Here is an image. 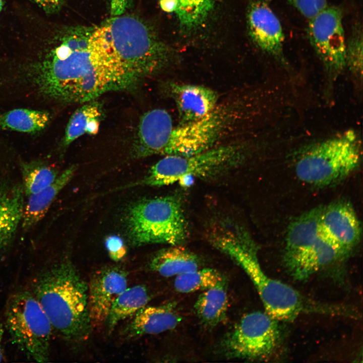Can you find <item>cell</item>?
Here are the masks:
<instances>
[{
	"label": "cell",
	"instance_id": "6da1fadb",
	"mask_svg": "<svg viewBox=\"0 0 363 363\" xmlns=\"http://www.w3.org/2000/svg\"><path fill=\"white\" fill-rule=\"evenodd\" d=\"M93 29L69 28L32 65L29 77L40 93L59 101L84 102L110 89L123 88L117 76L91 58L88 40Z\"/></svg>",
	"mask_w": 363,
	"mask_h": 363
},
{
	"label": "cell",
	"instance_id": "7a4b0ae2",
	"mask_svg": "<svg viewBox=\"0 0 363 363\" xmlns=\"http://www.w3.org/2000/svg\"><path fill=\"white\" fill-rule=\"evenodd\" d=\"M88 48L90 56L119 74L127 87L165 68L172 56L148 25L123 14L94 28Z\"/></svg>",
	"mask_w": 363,
	"mask_h": 363
},
{
	"label": "cell",
	"instance_id": "3957f363",
	"mask_svg": "<svg viewBox=\"0 0 363 363\" xmlns=\"http://www.w3.org/2000/svg\"><path fill=\"white\" fill-rule=\"evenodd\" d=\"M32 293L58 336L71 342L88 338L92 330L88 285L68 258L42 270L33 282Z\"/></svg>",
	"mask_w": 363,
	"mask_h": 363
},
{
	"label": "cell",
	"instance_id": "277c9868",
	"mask_svg": "<svg viewBox=\"0 0 363 363\" xmlns=\"http://www.w3.org/2000/svg\"><path fill=\"white\" fill-rule=\"evenodd\" d=\"M210 241L249 276L256 288L265 311L277 321L294 320L304 310L299 293L281 281L269 277L259 262L256 246L241 230L213 233Z\"/></svg>",
	"mask_w": 363,
	"mask_h": 363
},
{
	"label": "cell",
	"instance_id": "5b68a950",
	"mask_svg": "<svg viewBox=\"0 0 363 363\" xmlns=\"http://www.w3.org/2000/svg\"><path fill=\"white\" fill-rule=\"evenodd\" d=\"M361 145L358 136L351 130L316 143L297 159L296 174L302 182L318 187L340 182L359 165Z\"/></svg>",
	"mask_w": 363,
	"mask_h": 363
},
{
	"label": "cell",
	"instance_id": "8992f818",
	"mask_svg": "<svg viewBox=\"0 0 363 363\" xmlns=\"http://www.w3.org/2000/svg\"><path fill=\"white\" fill-rule=\"evenodd\" d=\"M126 223L132 242L137 245H178L187 235L180 201L173 196L143 199L134 203L127 212Z\"/></svg>",
	"mask_w": 363,
	"mask_h": 363
},
{
	"label": "cell",
	"instance_id": "52a82bcc",
	"mask_svg": "<svg viewBox=\"0 0 363 363\" xmlns=\"http://www.w3.org/2000/svg\"><path fill=\"white\" fill-rule=\"evenodd\" d=\"M6 327L12 343L29 359L49 361L53 331L50 322L33 293L20 291L8 299Z\"/></svg>",
	"mask_w": 363,
	"mask_h": 363
},
{
	"label": "cell",
	"instance_id": "ba28073f",
	"mask_svg": "<svg viewBox=\"0 0 363 363\" xmlns=\"http://www.w3.org/2000/svg\"><path fill=\"white\" fill-rule=\"evenodd\" d=\"M243 155L242 146L238 144L212 147L190 156L166 155L144 178L130 186H167L189 176H210L236 165Z\"/></svg>",
	"mask_w": 363,
	"mask_h": 363
},
{
	"label": "cell",
	"instance_id": "9c48e42d",
	"mask_svg": "<svg viewBox=\"0 0 363 363\" xmlns=\"http://www.w3.org/2000/svg\"><path fill=\"white\" fill-rule=\"evenodd\" d=\"M277 320L261 311L244 315L224 337L222 350L226 356L249 360L269 357L279 342Z\"/></svg>",
	"mask_w": 363,
	"mask_h": 363
},
{
	"label": "cell",
	"instance_id": "30bf717a",
	"mask_svg": "<svg viewBox=\"0 0 363 363\" xmlns=\"http://www.w3.org/2000/svg\"><path fill=\"white\" fill-rule=\"evenodd\" d=\"M307 33L328 81L334 82L346 68V40L341 9L328 6L308 20Z\"/></svg>",
	"mask_w": 363,
	"mask_h": 363
},
{
	"label": "cell",
	"instance_id": "8fae6325",
	"mask_svg": "<svg viewBox=\"0 0 363 363\" xmlns=\"http://www.w3.org/2000/svg\"><path fill=\"white\" fill-rule=\"evenodd\" d=\"M235 114L230 105H217L199 119L173 128L164 155L190 156L213 147Z\"/></svg>",
	"mask_w": 363,
	"mask_h": 363
},
{
	"label": "cell",
	"instance_id": "7c38bea8",
	"mask_svg": "<svg viewBox=\"0 0 363 363\" xmlns=\"http://www.w3.org/2000/svg\"><path fill=\"white\" fill-rule=\"evenodd\" d=\"M128 273L117 266H104L91 275L88 285V306L92 330L105 324L111 307L127 288Z\"/></svg>",
	"mask_w": 363,
	"mask_h": 363
},
{
	"label": "cell",
	"instance_id": "4fadbf2b",
	"mask_svg": "<svg viewBox=\"0 0 363 363\" xmlns=\"http://www.w3.org/2000/svg\"><path fill=\"white\" fill-rule=\"evenodd\" d=\"M247 26L254 44L282 63L285 36L281 22L265 0H254L249 7Z\"/></svg>",
	"mask_w": 363,
	"mask_h": 363
},
{
	"label": "cell",
	"instance_id": "5bb4252c",
	"mask_svg": "<svg viewBox=\"0 0 363 363\" xmlns=\"http://www.w3.org/2000/svg\"><path fill=\"white\" fill-rule=\"evenodd\" d=\"M321 234L345 254L359 241L361 226L351 204L338 201L322 208L320 219Z\"/></svg>",
	"mask_w": 363,
	"mask_h": 363
},
{
	"label": "cell",
	"instance_id": "9a60e30c",
	"mask_svg": "<svg viewBox=\"0 0 363 363\" xmlns=\"http://www.w3.org/2000/svg\"><path fill=\"white\" fill-rule=\"evenodd\" d=\"M173 128L171 117L166 110L157 108L145 113L138 127L137 156L164 155Z\"/></svg>",
	"mask_w": 363,
	"mask_h": 363
},
{
	"label": "cell",
	"instance_id": "2e32d148",
	"mask_svg": "<svg viewBox=\"0 0 363 363\" xmlns=\"http://www.w3.org/2000/svg\"><path fill=\"white\" fill-rule=\"evenodd\" d=\"M169 89L182 124L199 119L217 105V93L206 86L173 82Z\"/></svg>",
	"mask_w": 363,
	"mask_h": 363
},
{
	"label": "cell",
	"instance_id": "e0dca14e",
	"mask_svg": "<svg viewBox=\"0 0 363 363\" xmlns=\"http://www.w3.org/2000/svg\"><path fill=\"white\" fill-rule=\"evenodd\" d=\"M132 317L122 333L124 337L128 340L173 329L182 320L173 303L158 306H146Z\"/></svg>",
	"mask_w": 363,
	"mask_h": 363
},
{
	"label": "cell",
	"instance_id": "ac0fdd59",
	"mask_svg": "<svg viewBox=\"0 0 363 363\" xmlns=\"http://www.w3.org/2000/svg\"><path fill=\"white\" fill-rule=\"evenodd\" d=\"M322 209L315 208L305 212L295 218L288 226L284 257L287 268L321 236L320 219Z\"/></svg>",
	"mask_w": 363,
	"mask_h": 363
},
{
	"label": "cell",
	"instance_id": "d6986e66",
	"mask_svg": "<svg viewBox=\"0 0 363 363\" xmlns=\"http://www.w3.org/2000/svg\"><path fill=\"white\" fill-rule=\"evenodd\" d=\"M24 196L22 186L0 182V256L11 245L21 223Z\"/></svg>",
	"mask_w": 363,
	"mask_h": 363
},
{
	"label": "cell",
	"instance_id": "ffe728a7",
	"mask_svg": "<svg viewBox=\"0 0 363 363\" xmlns=\"http://www.w3.org/2000/svg\"><path fill=\"white\" fill-rule=\"evenodd\" d=\"M75 170V167H69L58 175L50 185L28 196L21 220L24 229L32 228L44 217L56 196L73 177Z\"/></svg>",
	"mask_w": 363,
	"mask_h": 363
},
{
	"label": "cell",
	"instance_id": "44dd1931",
	"mask_svg": "<svg viewBox=\"0 0 363 363\" xmlns=\"http://www.w3.org/2000/svg\"><path fill=\"white\" fill-rule=\"evenodd\" d=\"M346 254L321 235L318 240L288 269L298 280L307 279L320 269Z\"/></svg>",
	"mask_w": 363,
	"mask_h": 363
},
{
	"label": "cell",
	"instance_id": "7402d4cb",
	"mask_svg": "<svg viewBox=\"0 0 363 363\" xmlns=\"http://www.w3.org/2000/svg\"><path fill=\"white\" fill-rule=\"evenodd\" d=\"M227 288L225 277L215 286L203 291L197 298L194 309L205 327L213 328L225 319L228 306Z\"/></svg>",
	"mask_w": 363,
	"mask_h": 363
},
{
	"label": "cell",
	"instance_id": "603a6c76",
	"mask_svg": "<svg viewBox=\"0 0 363 363\" xmlns=\"http://www.w3.org/2000/svg\"><path fill=\"white\" fill-rule=\"evenodd\" d=\"M148 267L150 270L169 277L199 268L200 260L195 254L185 248L172 245L154 255Z\"/></svg>",
	"mask_w": 363,
	"mask_h": 363
},
{
	"label": "cell",
	"instance_id": "cb8c5ba5",
	"mask_svg": "<svg viewBox=\"0 0 363 363\" xmlns=\"http://www.w3.org/2000/svg\"><path fill=\"white\" fill-rule=\"evenodd\" d=\"M151 298L147 288L143 285L127 287L113 303L105 324L110 333L120 322L132 317L147 306Z\"/></svg>",
	"mask_w": 363,
	"mask_h": 363
},
{
	"label": "cell",
	"instance_id": "d4e9b609",
	"mask_svg": "<svg viewBox=\"0 0 363 363\" xmlns=\"http://www.w3.org/2000/svg\"><path fill=\"white\" fill-rule=\"evenodd\" d=\"M45 111L17 108L0 114V130L37 133L43 130L50 121Z\"/></svg>",
	"mask_w": 363,
	"mask_h": 363
},
{
	"label": "cell",
	"instance_id": "484cf974",
	"mask_svg": "<svg viewBox=\"0 0 363 363\" xmlns=\"http://www.w3.org/2000/svg\"><path fill=\"white\" fill-rule=\"evenodd\" d=\"M100 115L99 107L94 104L83 105L76 110L66 128L64 144L69 145L85 133L96 134L99 129Z\"/></svg>",
	"mask_w": 363,
	"mask_h": 363
},
{
	"label": "cell",
	"instance_id": "4316f807",
	"mask_svg": "<svg viewBox=\"0 0 363 363\" xmlns=\"http://www.w3.org/2000/svg\"><path fill=\"white\" fill-rule=\"evenodd\" d=\"M174 14L183 28L192 30L201 25L212 12L215 0H174Z\"/></svg>",
	"mask_w": 363,
	"mask_h": 363
},
{
	"label": "cell",
	"instance_id": "83f0119b",
	"mask_svg": "<svg viewBox=\"0 0 363 363\" xmlns=\"http://www.w3.org/2000/svg\"><path fill=\"white\" fill-rule=\"evenodd\" d=\"M224 278L215 269L198 268L175 276L174 287L181 293L204 291L215 286Z\"/></svg>",
	"mask_w": 363,
	"mask_h": 363
},
{
	"label": "cell",
	"instance_id": "f1b7e54d",
	"mask_svg": "<svg viewBox=\"0 0 363 363\" xmlns=\"http://www.w3.org/2000/svg\"><path fill=\"white\" fill-rule=\"evenodd\" d=\"M23 188L29 196L50 185L58 175L53 168L40 161L23 163L21 165Z\"/></svg>",
	"mask_w": 363,
	"mask_h": 363
},
{
	"label": "cell",
	"instance_id": "f546056e",
	"mask_svg": "<svg viewBox=\"0 0 363 363\" xmlns=\"http://www.w3.org/2000/svg\"><path fill=\"white\" fill-rule=\"evenodd\" d=\"M362 28L359 23L352 28L346 42V67L359 81L362 77Z\"/></svg>",
	"mask_w": 363,
	"mask_h": 363
},
{
	"label": "cell",
	"instance_id": "4dcf8cb0",
	"mask_svg": "<svg viewBox=\"0 0 363 363\" xmlns=\"http://www.w3.org/2000/svg\"><path fill=\"white\" fill-rule=\"evenodd\" d=\"M304 17L309 20L327 6V0H286Z\"/></svg>",
	"mask_w": 363,
	"mask_h": 363
},
{
	"label": "cell",
	"instance_id": "1f68e13d",
	"mask_svg": "<svg viewBox=\"0 0 363 363\" xmlns=\"http://www.w3.org/2000/svg\"><path fill=\"white\" fill-rule=\"evenodd\" d=\"M105 246L109 257L114 261L121 260L127 253L123 240L117 236H108L105 240Z\"/></svg>",
	"mask_w": 363,
	"mask_h": 363
},
{
	"label": "cell",
	"instance_id": "d6a6232c",
	"mask_svg": "<svg viewBox=\"0 0 363 363\" xmlns=\"http://www.w3.org/2000/svg\"><path fill=\"white\" fill-rule=\"evenodd\" d=\"M42 8L45 12L52 13L58 10L64 0H32Z\"/></svg>",
	"mask_w": 363,
	"mask_h": 363
},
{
	"label": "cell",
	"instance_id": "836d02e7",
	"mask_svg": "<svg viewBox=\"0 0 363 363\" xmlns=\"http://www.w3.org/2000/svg\"><path fill=\"white\" fill-rule=\"evenodd\" d=\"M131 0H110V14L112 16L121 15L128 8Z\"/></svg>",
	"mask_w": 363,
	"mask_h": 363
},
{
	"label": "cell",
	"instance_id": "e575fe53",
	"mask_svg": "<svg viewBox=\"0 0 363 363\" xmlns=\"http://www.w3.org/2000/svg\"><path fill=\"white\" fill-rule=\"evenodd\" d=\"M4 333V328L3 324L0 322V362L5 359L2 346V341Z\"/></svg>",
	"mask_w": 363,
	"mask_h": 363
},
{
	"label": "cell",
	"instance_id": "d590c367",
	"mask_svg": "<svg viewBox=\"0 0 363 363\" xmlns=\"http://www.w3.org/2000/svg\"><path fill=\"white\" fill-rule=\"evenodd\" d=\"M3 6V0H0V12L2 11Z\"/></svg>",
	"mask_w": 363,
	"mask_h": 363
}]
</instances>
